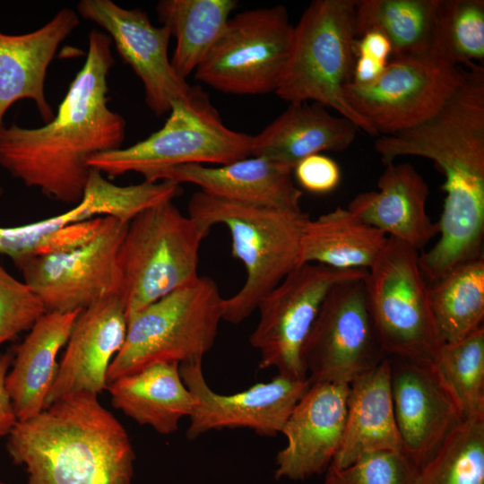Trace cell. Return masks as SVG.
I'll return each mask as SVG.
<instances>
[{
    "label": "cell",
    "mask_w": 484,
    "mask_h": 484,
    "mask_svg": "<svg viewBox=\"0 0 484 484\" xmlns=\"http://www.w3.org/2000/svg\"><path fill=\"white\" fill-rule=\"evenodd\" d=\"M364 282L386 357L432 362L442 343L432 317L419 252L388 238Z\"/></svg>",
    "instance_id": "cell-9"
},
{
    "label": "cell",
    "mask_w": 484,
    "mask_h": 484,
    "mask_svg": "<svg viewBox=\"0 0 484 484\" xmlns=\"http://www.w3.org/2000/svg\"><path fill=\"white\" fill-rule=\"evenodd\" d=\"M13 360V353L6 352L0 355V437L8 436L18 421L5 385L6 376Z\"/></svg>",
    "instance_id": "cell-37"
},
{
    "label": "cell",
    "mask_w": 484,
    "mask_h": 484,
    "mask_svg": "<svg viewBox=\"0 0 484 484\" xmlns=\"http://www.w3.org/2000/svg\"><path fill=\"white\" fill-rule=\"evenodd\" d=\"M356 0H315L294 26L276 95L290 104L313 101L337 111L371 136L374 130L347 103L355 60Z\"/></svg>",
    "instance_id": "cell-5"
},
{
    "label": "cell",
    "mask_w": 484,
    "mask_h": 484,
    "mask_svg": "<svg viewBox=\"0 0 484 484\" xmlns=\"http://www.w3.org/2000/svg\"><path fill=\"white\" fill-rule=\"evenodd\" d=\"M366 270H336L304 264L290 272L259 303V321L250 344L259 351V367L307 379L303 349L320 307L331 289L344 281L363 278Z\"/></svg>",
    "instance_id": "cell-12"
},
{
    "label": "cell",
    "mask_w": 484,
    "mask_h": 484,
    "mask_svg": "<svg viewBox=\"0 0 484 484\" xmlns=\"http://www.w3.org/2000/svg\"><path fill=\"white\" fill-rule=\"evenodd\" d=\"M434 324L442 344L483 327L484 256L461 264L428 283Z\"/></svg>",
    "instance_id": "cell-29"
},
{
    "label": "cell",
    "mask_w": 484,
    "mask_h": 484,
    "mask_svg": "<svg viewBox=\"0 0 484 484\" xmlns=\"http://www.w3.org/2000/svg\"><path fill=\"white\" fill-rule=\"evenodd\" d=\"M293 30L282 5L239 13L229 18L194 77L229 94L274 92L288 62Z\"/></svg>",
    "instance_id": "cell-10"
},
{
    "label": "cell",
    "mask_w": 484,
    "mask_h": 484,
    "mask_svg": "<svg viewBox=\"0 0 484 484\" xmlns=\"http://www.w3.org/2000/svg\"><path fill=\"white\" fill-rule=\"evenodd\" d=\"M358 130L353 122L333 115L321 104H290L253 136L251 156L265 158L293 172L307 156L346 150L354 142Z\"/></svg>",
    "instance_id": "cell-23"
},
{
    "label": "cell",
    "mask_w": 484,
    "mask_h": 484,
    "mask_svg": "<svg viewBox=\"0 0 484 484\" xmlns=\"http://www.w3.org/2000/svg\"><path fill=\"white\" fill-rule=\"evenodd\" d=\"M7 452L26 484H132L128 434L98 394L65 395L8 435Z\"/></svg>",
    "instance_id": "cell-3"
},
{
    "label": "cell",
    "mask_w": 484,
    "mask_h": 484,
    "mask_svg": "<svg viewBox=\"0 0 484 484\" xmlns=\"http://www.w3.org/2000/svg\"><path fill=\"white\" fill-rule=\"evenodd\" d=\"M292 174L305 190L313 194H327L340 184L341 174L337 162L322 153L307 156L294 168Z\"/></svg>",
    "instance_id": "cell-36"
},
{
    "label": "cell",
    "mask_w": 484,
    "mask_h": 484,
    "mask_svg": "<svg viewBox=\"0 0 484 484\" xmlns=\"http://www.w3.org/2000/svg\"><path fill=\"white\" fill-rule=\"evenodd\" d=\"M412 484H484V415L462 420L418 469Z\"/></svg>",
    "instance_id": "cell-31"
},
{
    "label": "cell",
    "mask_w": 484,
    "mask_h": 484,
    "mask_svg": "<svg viewBox=\"0 0 484 484\" xmlns=\"http://www.w3.org/2000/svg\"><path fill=\"white\" fill-rule=\"evenodd\" d=\"M85 62L45 125L0 127V166L24 186L65 203L83 194L91 156L122 148L126 123L108 106L112 41L91 30Z\"/></svg>",
    "instance_id": "cell-2"
},
{
    "label": "cell",
    "mask_w": 484,
    "mask_h": 484,
    "mask_svg": "<svg viewBox=\"0 0 484 484\" xmlns=\"http://www.w3.org/2000/svg\"><path fill=\"white\" fill-rule=\"evenodd\" d=\"M432 365L462 419L484 415V326L442 344Z\"/></svg>",
    "instance_id": "cell-33"
},
{
    "label": "cell",
    "mask_w": 484,
    "mask_h": 484,
    "mask_svg": "<svg viewBox=\"0 0 484 484\" xmlns=\"http://www.w3.org/2000/svg\"><path fill=\"white\" fill-rule=\"evenodd\" d=\"M429 55L453 65L484 59V1L439 0Z\"/></svg>",
    "instance_id": "cell-32"
},
{
    "label": "cell",
    "mask_w": 484,
    "mask_h": 484,
    "mask_svg": "<svg viewBox=\"0 0 484 484\" xmlns=\"http://www.w3.org/2000/svg\"><path fill=\"white\" fill-rule=\"evenodd\" d=\"M375 151L385 165L402 156L428 159L445 176L439 238L419 255L432 282L454 267L483 255L484 67L465 66L462 83L434 117L411 129L378 136Z\"/></svg>",
    "instance_id": "cell-1"
},
{
    "label": "cell",
    "mask_w": 484,
    "mask_h": 484,
    "mask_svg": "<svg viewBox=\"0 0 484 484\" xmlns=\"http://www.w3.org/2000/svg\"><path fill=\"white\" fill-rule=\"evenodd\" d=\"M379 452L402 453L392 402L388 357L349 384L343 434L331 464L345 467Z\"/></svg>",
    "instance_id": "cell-24"
},
{
    "label": "cell",
    "mask_w": 484,
    "mask_h": 484,
    "mask_svg": "<svg viewBox=\"0 0 484 484\" xmlns=\"http://www.w3.org/2000/svg\"><path fill=\"white\" fill-rule=\"evenodd\" d=\"M417 471L404 454L379 452L345 467L330 464L323 484H412Z\"/></svg>",
    "instance_id": "cell-34"
},
{
    "label": "cell",
    "mask_w": 484,
    "mask_h": 484,
    "mask_svg": "<svg viewBox=\"0 0 484 484\" xmlns=\"http://www.w3.org/2000/svg\"><path fill=\"white\" fill-rule=\"evenodd\" d=\"M181 377L195 398L186 431L194 439L212 430L248 428L274 436L282 428L293 408L310 386L308 379L278 374L242 392L222 394L213 391L204 378L202 360L179 364Z\"/></svg>",
    "instance_id": "cell-16"
},
{
    "label": "cell",
    "mask_w": 484,
    "mask_h": 484,
    "mask_svg": "<svg viewBox=\"0 0 484 484\" xmlns=\"http://www.w3.org/2000/svg\"><path fill=\"white\" fill-rule=\"evenodd\" d=\"M81 311L46 312L16 347L5 385L18 420L30 419L46 408L58 368L57 354L66 344Z\"/></svg>",
    "instance_id": "cell-25"
},
{
    "label": "cell",
    "mask_w": 484,
    "mask_h": 484,
    "mask_svg": "<svg viewBox=\"0 0 484 484\" xmlns=\"http://www.w3.org/2000/svg\"><path fill=\"white\" fill-rule=\"evenodd\" d=\"M208 234L172 201L147 208L129 221L117 254L127 320L199 277V250Z\"/></svg>",
    "instance_id": "cell-7"
},
{
    "label": "cell",
    "mask_w": 484,
    "mask_h": 484,
    "mask_svg": "<svg viewBox=\"0 0 484 484\" xmlns=\"http://www.w3.org/2000/svg\"><path fill=\"white\" fill-rule=\"evenodd\" d=\"M111 402L141 425L161 435L178 429L196 404L176 362H158L108 384Z\"/></svg>",
    "instance_id": "cell-26"
},
{
    "label": "cell",
    "mask_w": 484,
    "mask_h": 484,
    "mask_svg": "<svg viewBox=\"0 0 484 484\" xmlns=\"http://www.w3.org/2000/svg\"><path fill=\"white\" fill-rule=\"evenodd\" d=\"M188 216L210 232L222 224L230 233L231 254L245 266L241 289L224 298L223 320L239 324L298 266L303 229L310 219L302 210H285L221 200L201 191L188 203Z\"/></svg>",
    "instance_id": "cell-4"
},
{
    "label": "cell",
    "mask_w": 484,
    "mask_h": 484,
    "mask_svg": "<svg viewBox=\"0 0 484 484\" xmlns=\"http://www.w3.org/2000/svg\"><path fill=\"white\" fill-rule=\"evenodd\" d=\"M77 13L102 28L123 61L143 84L145 102L158 117L171 104L187 99L189 85L173 68L168 48L171 34L166 26H154L141 9H125L111 0H82Z\"/></svg>",
    "instance_id": "cell-15"
},
{
    "label": "cell",
    "mask_w": 484,
    "mask_h": 484,
    "mask_svg": "<svg viewBox=\"0 0 484 484\" xmlns=\"http://www.w3.org/2000/svg\"><path fill=\"white\" fill-rule=\"evenodd\" d=\"M253 136L228 128L208 95L194 86L191 95L171 104L164 125L126 148L101 152L89 169L109 176H147L185 164L225 165L251 156Z\"/></svg>",
    "instance_id": "cell-8"
},
{
    "label": "cell",
    "mask_w": 484,
    "mask_h": 484,
    "mask_svg": "<svg viewBox=\"0 0 484 484\" xmlns=\"http://www.w3.org/2000/svg\"><path fill=\"white\" fill-rule=\"evenodd\" d=\"M465 66L429 54L393 56L373 83L350 82L344 97L378 136L411 129L436 115L463 82Z\"/></svg>",
    "instance_id": "cell-11"
},
{
    "label": "cell",
    "mask_w": 484,
    "mask_h": 484,
    "mask_svg": "<svg viewBox=\"0 0 484 484\" xmlns=\"http://www.w3.org/2000/svg\"><path fill=\"white\" fill-rule=\"evenodd\" d=\"M365 277L341 281L326 295L303 349L311 384H350L387 358L368 307Z\"/></svg>",
    "instance_id": "cell-13"
},
{
    "label": "cell",
    "mask_w": 484,
    "mask_h": 484,
    "mask_svg": "<svg viewBox=\"0 0 484 484\" xmlns=\"http://www.w3.org/2000/svg\"><path fill=\"white\" fill-rule=\"evenodd\" d=\"M238 6L235 0H162L156 5L159 22L176 39L170 58L186 79L208 55Z\"/></svg>",
    "instance_id": "cell-28"
},
{
    "label": "cell",
    "mask_w": 484,
    "mask_h": 484,
    "mask_svg": "<svg viewBox=\"0 0 484 484\" xmlns=\"http://www.w3.org/2000/svg\"><path fill=\"white\" fill-rule=\"evenodd\" d=\"M439 0H356L355 35L376 30L393 56L428 54Z\"/></svg>",
    "instance_id": "cell-30"
},
{
    "label": "cell",
    "mask_w": 484,
    "mask_h": 484,
    "mask_svg": "<svg viewBox=\"0 0 484 484\" xmlns=\"http://www.w3.org/2000/svg\"><path fill=\"white\" fill-rule=\"evenodd\" d=\"M0 484H7V483H4V482H3V481H0Z\"/></svg>",
    "instance_id": "cell-39"
},
{
    "label": "cell",
    "mask_w": 484,
    "mask_h": 484,
    "mask_svg": "<svg viewBox=\"0 0 484 484\" xmlns=\"http://www.w3.org/2000/svg\"><path fill=\"white\" fill-rule=\"evenodd\" d=\"M348 394L349 384L310 385L282 428L275 479L303 480L327 470L341 442Z\"/></svg>",
    "instance_id": "cell-18"
},
{
    "label": "cell",
    "mask_w": 484,
    "mask_h": 484,
    "mask_svg": "<svg viewBox=\"0 0 484 484\" xmlns=\"http://www.w3.org/2000/svg\"><path fill=\"white\" fill-rule=\"evenodd\" d=\"M377 188L356 195L347 209L388 238L423 250L439 234L427 212L429 188L423 177L410 163H388Z\"/></svg>",
    "instance_id": "cell-22"
},
{
    "label": "cell",
    "mask_w": 484,
    "mask_h": 484,
    "mask_svg": "<svg viewBox=\"0 0 484 484\" xmlns=\"http://www.w3.org/2000/svg\"><path fill=\"white\" fill-rule=\"evenodd\" d=\"M79 23L78 13L64 8L33 31L0 30V127L7 110L21 99L32 100L44 122L54 117L45 93L48 69L61 43Z\"/></svg>",
    "instance_id": "cell-21"
},
{
    "label": "cell",
    "mask_w": 484,
    "mask_h": 484,
    "mask_svg": "<svg viewBox=\"0 0 484 484\" xmlns=\"http://www.w3.org/2000/svg\"><path fill=\"white\" fill-rule=\"evenodd\" d=\"M224 298L216 282L199 276L127 320L125 340L111 361L108 384L158 362L203 360L223 320Z\"/></svg>",
    "instance_id": "cell-6"
},
{
    "label": "cell",
    "mask_w": 484,
    "mask_h": 484,
    "mask_svg": "<svg viewBox=\"0 0 484 484\" xmlns=\"http://www.w3.org/2000/svg\"><path fill=\"white\" fill-rule=\"evenodd\" d=\"M127 318L121 294L82 309L73 324L46 407L74 393H100L108 386L109 365L125 340Z\"/></svg>",
    "instance_id": "cell-19"
},
{
    "label": "cell",
    "mask_w": 484,
    "mask_h": 484,
    "mask_svg": "<svg viewBox=\"0 0 484 484\" xmlns=\"http://www.w3.org/2000/svg\"><path fill=\"white\" fill-rule=\"evenodd\" d=\"M129 222L113 217L85 244L34 256L19 268L46 312L81 311L112 294H121L117 254Z\"/></svg>",
    "instance_id": "cell-14"
},
{
    "label": "cell",
    "mask_w": 484,
    "mask_h": 484,
    "mask_svg": "<svg viewBox=\"0 0 484 484\" xmlns=\"http://www.w3.org/2000/svg\"><path fill=\"white\" fill-rule=\"evenodd\" d=\"M292 171L262 157L207 167L185 164L154 172L144 180L190 183L200 191L225 201L285 210H301L302 192Z\"/></svg>",
    "instance_id": "cell-20"
},
{
    "label": "cell",
    "mask_w": 484,
    "mask_h": 484,
    "mask_svg": "<svg viewBox=\"0 0 484 484\" xmlns=\"http://www.w3.org/2000/svg\"><path fill=\"white\" fill-rule=\"evenodd\" d=\"M388 237L347 208L337 207L303 229L298 266L318 264L336 270L367 271L385 249Z\"/></svg>",
    "instance_id": "cell-27"
},
{
    "label": "cell",
    "mask_w": 484,
    "mask_h": 484,
    "mask_svg": "<svg viewBox=\"0 0 484 484\" xmlns=\"http://www.w3.org/2000/svg\"><path fill=\"white\" fill-rule=\"evenodd\" d=\"M388 359L392 402L402 453L419 469L463 419L432 362Z\"/></svg>",
    "instance_id": "cell-17"
},
{
    "label": "cell",
    "mask_w": 484,
    "mask_h": 484,
    "mask_svg": "<svg viewBox=\"0 0 484 484\" xmlns=\"http://www.w3.org/2000/svg\"><path fill=\"white\" fill-rule=\"evenodd\" d=\"M45 313L42 303L27 284L0 264V345L30 328Z\"/></svg>",
    "instance_id": "cell-35"
},
{
    "label": "cell",
    "mask_w": 484,
    "mask_h": 484,
    "mask_svg": "<svg viewBox=\"0 0 484 484\" xmlns=\"http://www.w3.org/2000/svg\"><path fill=\"white\" fill-rule=\"evenodd\" d=\"M355 56H364L388 64L393 49L390 41L382 33L371 30L357 38L354 45Z\"/></svg>",
    "instance_id": "cell-38"
}]
</instances>
